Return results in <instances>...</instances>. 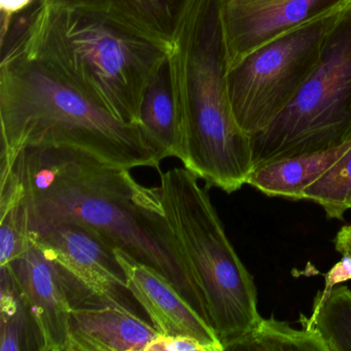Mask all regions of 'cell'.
<instances>
[{
  "instance_id": "3",
  "label": "cell",
  "mask_w": 351,
  "mask_h": 351,
  "mask_svg": "<svg viewBox=\"0 0 351 351\" xmlns=\"http://www.w3.org/2000/svg\"><path fill=\"white\" fill-rule=\"evenodd\" d=\"M1 172L22 149L69 147L112 165L160 170L143 128L114 118L50 67L16 53L0 64Z\"/></svg>"
},
{
  "instance_id": "17",
  "label": "cell",
  "mask_w": 351,
  "mask_h": 351,
  "mask_svg": "<svg viewBox=\"0 0 351 351\" xmlns=\"http://www.w3.org/2000/svg\"><path fill=\"white\" fill-rule=\"evenodd\" d=\"M0 289V351H40L36 324L5 267Z\"/></svg>"
},
{
  "instance_id": "15",
  "label": "cell",
  "mask_w": 351,
  "mask_h": 351,
  "mask_svg": "<svg viewBox=\"0 0 351 351\" xmlns=\"http://www.w3.org/2000/svg\"><path fill=\"white\" fill-rule=\"evenodd\" d=\"M141 121L145 138L160 162L172 157L182 162L184 143L168 58L145 90Z\"/></svg>"
},
{
  "instance_id": "2",
  "label": "cell",
  "mask_w": 351,
  "mask_h": 351,
  "mask_svg": "<svg viewBox=\"0 0 351 351\" xmlns=\"http://www.w3.org/2000/svg\"><path fill=\"white\" fill-rule=\"evenodd\" d=\"M1 49L47 65L114 118L141 126L145 90L170 47L101 14L36 3L14 17Z\"/></svg>"
},
{
  "instance_id": "19",
  "label": "cell",
  "mask_w": 351,
  "mask_h": 351,
  "mask_svg": "<svg viewBox=\"0 0 351 351\" xmlns=\"http://www.w3.org/2000/svg\"><path fill=\"white\" fill-rule=\"evenodd\" d=\"M303 196L319 205L328 219L343 221L346 211L351 209V149L308 186Z\"/></svg>"
},
{
  "instance_id": "7",
  "label": "cell",
  "mask_w": 351,
  "mask_h": 351,
  "mask_svg": "<svg viewBox=\"0 0 351 351\" xmlns=\"http://www.w3.org/2000/svg\"><path fill=\"white\" fill-rule=\"evenodd\" d=\"M343 10L277 36L228 69L230 104L246 134L266 128L291 104L315 71L326 36Z\"/></svg>"
},
{
  "instance_id": "5",
  "label": "cell",
  "mask_w": 351,
  "mask_h": 351,
  "mask_svg": "<svg viewBox=\"0 0 351 351\" xmlns=\"http://www.w3.org/2000/svg\"><path fill=\"white\" fill-rule=\"evenodd\" d=\"M159 172L166 217L202 291L211 326L225 350H234L262 318L254 277L199 178L186 168Z\"/></svg>"
},
{
  "instance_id": "13",
  "label": "cell",
  "mask_w": 351,
  "mask_h": 351,
  "mask_svg": "<svg viewBox=\"0 0 351 351\" xmlns=\"http://www.w3.org/2000/svg\"><path fill=\"white\" fill-rule=\"evenodd\" d=\"M36 3L101 14L171 47L191 0H36Z\"/></svg>"
},
{
  "instance_id": "23",
  "label": "cell",
  "mask_w": 351,
  "mask_h": 351,
  "mask_svg": "<svg viewBox=\"0 0 351 351\" xmlns=\"http://www.w3.org/2000/svg\"><path fill=\"white\" fill-rule=\"evenodd\" d=\"M335 250L341 256H351V223L343 226L334 239Z\"/></svg>"
},
{
  "instance_id": "22",
  "label": "cell",
  "mask_w": 351,
  "mask_h": 351,
  "mask_svg": "<svg viewBox=\"0 0 351 351\" xmlns=\"http://www.w3.org/2000/svg\"><path fill=\"white\" fill-rule=\"evenodd\" d=\"M324 279L326 282L322 289L324 291H330L336 285L351 280V256H342V258L326 273Z\"/></svg>"
},
{
  "instance_id": "6",
  "label": "cell",
  "mask_w": 351,
  "mask_h": 351,
  "mask_svg": "<svg viewBox=\"0 0 351 351\" xmlns=\"http://www.w3.org/2000/svg\"><path fill=\"white\" fill-rule=\"evenodd\" d=\"M250 137L254 170L351 141V5L339 14L315 71L291 104Z\"/></svg>"
},
{
  "instance_id": "20",
  "label": "cell",
  "mask_w": 351,
  "mask_h": 351,
  "mask_svg": "<svg viewBox=\"0 0 351 351\" xmlns=\"http://www.w3.org/2000/svg\"><path fill=\"white\" fill-rule=\"evenodd\" d=\"M145 351H207V349L202 343L191 337L159 335L149 343Z\"/></svg>"
},
{
  "instance_id": "1",
  "label": "cell",
  "mask_w": 351,
  "mask_h": 351,
  "mask_svg": "<svg viewBox=\"0 0 351 351\" xmlns=\"http://www.w3.org/2000/svg\"><path fill=\"white\" fill-rule=\"evenodd\" d=\"M10 170L23 189L26 221L89 228L114 250L157 271L210 324L202 291L166 217L159 188L143 186L130 169L69 147H26Z\"/></svg>"
},
{
  "instance_id": "10",
  "label": "cell",
  "mask_w": 351,
  "mask_h": 351,
  "mask_svg": "<svg viewBox=\"0 0 351 351\" xmlns=\"http://www.w3.org/2000/svg\"><path fill=\"white\" fill-rule=\"evenodd\" d=\"M5 267L36 324L40 351H66L75 277L29 239Z\"/></svg>"
},
{
  "instance_id": "4",
  "label": "cell",
  "mask_w": 351,
  "mask_h": 351,
  "mask_svg": "<svg viewBox=\"0 0 351 351\" xmlns=\"http://www.w3.org/2000/svg\"><path fill=\"white\" fill-rule=\"evenodd\" d=\"M168 64L184 143V168L227 194L254 171L252 137L236 121L228 94L221 0H191Z\"/></svg>"
},
{
  "instance_id": "16",
  "label": "cell",
  "mask_w": 351,
  "mask_h": 351,
  "mask_svg": "<svg viewBox=\"0 0 351 351\" xmlns=\"http://www.w3.org/2000/svg\"><path fill=\"white\" fill-rule=\"evenodd\" d=\"M302 326L313 328L328 351H351V289L339 285L319 291L309 317L301 314Z\"/></svg>"
},
{
  "instance_id": "9",
  "label": "cell",
  "mask_w": 351,
  "mask_h": 351,
  "mask_svg": "<svg viewBox=\"0 0 351 351\" xmlns=\"http://www.w3.org/2000/svg\"><path fill=\"white\" fill-rule=\"evenodd\" d=\"M350 5L351 0H221L227 71L277 36Z\"/></svg>"
},
{
  "instance_id": "18",
  "label": "cell",
  "mask_w": 351,
  "mask_h": 351,
  "mask_svg": "<svg viewBox=\"0 0 351 351\" xmlns=\"http://www.w3.org/2000/svg\"><path fill=\"white\" fill-rule=\"evenodd\" d=\"M250 351H328L313 328H295L271 316L261 318L258 326L234 348Z\"/></svg>"
},
{
  "instance_id": "14",
  "label": "cell",
  "mask_w": 351,
  "mask_h": 351,
  "mask_svg": "<svg viewBox=\"0 0 351 351\" xmlns=\"http://www.w3.org/2000/svg\"><path fill=\"white\" fill-rule=\"evenodd\" d=\"M351 149V141L326 151L279 160L254 170L248 186L273 198L304 200L303 193Z\"/></svg>"
},
{
  "instance_id": "8",
  "label": "cell",
  "mask_w": 351,
  "mask_h": 351,
  "mask_svg": "<svg viewBox=\"0 0 351 351\" xmlns=\"http://www.w3.org/2000/svg\"><path fill=\"white\" fill-rule=\"evenodd\" d=\"M28 238L104 303L145 318L127 285L114 248L89 228L63 221H27Z\"/></svg>"
},
{
  "instance_id": "12",
  "label": "cell",
  "mask_w": 351,
  "mask_h": 351,
  "mask_svg": "<svg viewBox=\"0 0 351 351\" xmlns=\"http://www.w3.org/2000/svg\"><path fill=\"white\" fill-rule=\"evenodd\" d=\"M159 335L145 318L104 303L82 285L73 299L66 351H145Z\"/></svg>"
},
{
  "instance_id": "11",
  "label": "cell",
  "mask_w": 351,
  "mask_h": 351,
  "mask_svg": "<svg viewBox=\"0 0 351 351\" xmlns=\"http://www.w3.org/2000/svg\"><path fill=\"white\" fill-rule=\"evenodd\" d=\"M114 254L124 271L128 289L160 334L191 337L202 343L207 351L225 350L211 324L157 271L119 248Z\"/></svg>"
},
{
  "instance_id": "21",
  "label": "cell",
  "mask_w": 351,
  "mask_h": 351,
  "mask_svg": "<svg viewBox=\"0 0 351 351\" xmlns=\"http://www.w3.org/2000/svg\"><path fill=\"white\" fill-rule=\"evenodd\" d=\"M36 0H0L1 10V40L7 36L14 17L29 9Z\"/></svg>"
}]
</instances>
